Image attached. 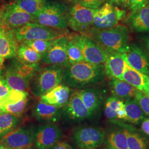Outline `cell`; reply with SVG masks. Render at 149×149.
<instances>
[{
	"label": "cell",
	"instance_id": "cell-1",
	"mask_svg": "<svg viewBox=\"0 0 149 149\" xmlns=\"http://www.w3.org/2000/svg\"><path fill=\"white\" fill-rule=\"evenodd\" d=\"M106 76L103 65H97L83 60L66 67L63 81L70 87L82 89L103 82Z\"/></svg>",
	"mask_w": 149,
	"mask_h": 149
},
{
	"label": "cell",
	"instance_id": "cell-2",
	"mask_svg": "<svg viewBox=\"0 0 149 149\" xmlns=\"http://www.w3.org/2000/svg\"><path fill=\"white\" fill-rule=\"evenodd\" d=\"M85 34L92 38L109 53L121 54L129 49L130 32L124 25L118 24L106 29L91 28Z\"/></svg>",
	"mask_w": 149,
	"mask_h": 149
},
{
	"label": "cell",
	"instance_id": "cell-3",
	"mask_svg": "<svg viewBox=\"0 0 149 149\" xmlns=\"http://www.w3.org/2000/svg\"><path fill=\"white\" fill-rule=\"evenodd\" d=\"M64 67L49 65L40 68L30 80L29 87L32 94L36 97H41L63 81Z\"/></svg>",
	"mask_w": 149,
	"mask_h": 149
},
{
	"label": "cell",
	"instance_id": "cell-4",
	"mask_svg": "<svg viewBox=\"0 0 149 149\" xmlns=\"http://www.w3.org/2000/svg\"><path fill=\"white\" fill-rule=\"evenodd\" d=\"M68 13L62 3L48 0L35 16L34 22L57 29H64L68 26Z\"/></svg>",
	"mask_w": 149,
	"mask_h": 149
},
{
	"label": "cell",
	"instance_id": "cell-5",
	"mask_svg": "<svg viewBox=\"0 0 149 149\" xmlns=\"http://www.w3.org/2000/svg\"><path fill=\"white\" fill-rule=\"evenodd\" d=\"M18 43L33 40L54 39L64 36L63 32L51 27L40 24L36 22H31L18 28L13 29Z\"/></svg>",
	"mask_w": 149,
	"mask_h": 149
},
{
	"label": "cell",
	"instance_id": "cell-6",
	"mask_svg": "<svg viewBox=\"0 0 149 149\" xmlns=\"http://www.w3.org/2000/svg\"><path fill=\"white\" fill-rule=\"evenodd\" d=\"M71 38L80 48L85 61L97 65H104L109 53L95 40L85 34H76Z\"/></svg>",
	"mask_w": 149,
	"mask_h": 149
},
{
	"label": "cell",
	"instance_id": "cell-7",
	"mask_svg": "<svg viewBox=\"0 0 149 149\" xmlns=\"http://www.w3.org/2000/svg\"><path fill=\"white\" fill-rule=\"evenodd\" d=\"M96 10L86 7L76 1L68 13V25L73 31L85 34L92 28Z\"/></svg>",
	"mask_w": 149,
	"mask_h": 149
},
{
	"label": "cell",
	"instance_id": "cell-8",
	"mask_svg": "<svg viewBox=\"0 0 149 149\" xmlns=\"http://www.w3.org/2000/svg\"><path fill=\"white\" fill-rule=\"evenodd\" d=\"M125 16V11L107 2L96 9L92 28L106 29L117 26Z\"/></svg>",
	"mask_w": 149,
	"mask_h": 149
},
{
	"label": "cell",
	"instance_id": "cell-9",
	"mask_svg": "<svg viewBox=\"0 0 149 149\" xmlns=\"http://www.w3.org/2000/svg\"><path fill=\"white\" fill-rule=\"evenodd\" d=\"M106 133L101 128L82 127L74 130L72 137L75 143L82 149H95L104 142Z\"/></svg>",
	"mask_w": 149,
	"mask_h": 149
},
{
	"label": "cell",
	"instance_id": "cell-10",
	"mask_svg": "<svg viewBox=\"0 0 149 149\" xmlns=\"http://www.w3.org/2000/svg\"><path fill=\"white\" fill-rule=\"evenodd\" d=\"M69 38L63 36L54 39L48 50L42 54L44 64L58 65L66 68L69 65L67 55V44Z\"/></svg>",
	"mask_w": 149,
	"mask_h": 149
},
{
	"label": "cell",
	"instance_id": "cell-11",
	"mask_svg": "<svg viewBox=\"0 0 149 149\" xmlns=\"http://www.w3.org/2000/svg\"><path fill=\"white\" fill-rule=\"evenodd\" d=\"M3 27L15 29L28 23L34 22L35 17L23 10L15 2L6 4L2 8Z\"/></svg>",
	"mask_w": 149,
	"mask_h": 149
},
{
	"label": "cell",
	"instance_id": "cell-12",
	"mask_svg": "<svg viewBox=\"0 0 149 149\" xmlns=\"http://www.w3.org/2000/svg\"><path fill=\"white\" fill-rule=\"evenodd\" d=\"M61 136L62 131L58 125L45 124L34 130L33 144L37 149H48L58 142Z\"/></svg>",
	"mask_w": 149,
	"mask_h": 149
},
{
	"label": "cell",
	"instance_id": "cell-13",
	"mask_svg": "<svg viewBox=\"0 0 149 149\" xmlns=\"http://www.w3.org/2000/svg\"><path fill=\"white\" fill-rule=\"evenodd\" d=\"M62 115L67 119L76 122L84 121L92 117L80 97L79 90L71 93L67 104L63 108Z\"/></svg>",
	"mask_w": 149,
	"mask_h": 149
},
{
	"label": "cell",
	"instance_id": "cell-14",
	"mask_svg": "<svg viewBox=\"0 0 149 149\" xmlns=\"http://www.w3.org/2000/svg\"><path fill=\"white\" fill-rule=\"evenodd\" d=\"M34 130L28 127L16 128L0 139V143L10 149L29 148L33 144Z\"/></svg>",
	"mask_w": 149,
	"mask_h": 149
},
{
	"label": "cell",
	"instance_id": "cell-15",
	"mask_svg": "<svg viewBox=\"0 0 149 149\" xmlns=\"http://www.w3.org/2000/svg\"><path fill=\"white\" fill-rule=\"evenodd\" d=\"M120 55L130 68L149 75V56L144 50L137 44H130L128 52Z\"/></svg>",
	"mask_w": 149,
	"mask_h": 149
},
{
	"label": "cell",
	"instance_id": "cell-16",
	"mask_svg": "<svg viewBox=\"0 0 149 149\" xmlns=\"http://www.w3.org/2000/svg\"><path fill=\"white\" fill-rule=\"evenodd\" d=\"M18 42L13 29L0 27V62L2 64L5 59L15 58L17 55Z\"/></svg>",
	"mask_w": 149,
	"mask_h": 149
},
{
	"label": "cell",
	"instance_id": "cell-17",
	"mask_svg": "<svg viewBox=\"0 0 149 149\" xmlns=\"http://www.w3.org/2000/svg\"><path fill=\"white\" fill-rule=\"evenodd\" d=\"M129 28L136 33H149V0L139 9L131 12L127 21Z\"/></svg>",
	"mask_w": 149,
	"mask_h": 149
},
{
	"label": "cell",
	"instance_id": "cell-18",
	"mask_svg": "<svg viewBox=\"0 0 149 149\" xmlns=\"http://www.w3.org/2000/svg\"><path fill=\"white\" fill-rule=\"evenodd\" d=\"M79 92L91 116H93L97 114L104 101V95L103 92L98 88L87 87L79 90Z\"/></svg>",
	"mask_w": 149,
	"mask_h": 149
},
{
	"label": "cell",
	"instance_id": "cell-19",
	"mask_svg": "<svg viewBox=\"0 0 149 149\" xmlns=\"http://www.w3.org/2000/svg\"><path fill=\"white\" fill-rule=\"evenodd\" d=\"M71 90L66 85L60 84L40 97V101L59 108L66 106L70 98Z\"/></svg>",
	"mask_w": 149,
	"mask_h": 149
},
{
	"label": "cell",
	"instance_id": "cell-20",
	"mask_svg": "<svg viewBox=\"0 0 149 149\" xmlns=\"http://www.w3.org/2000/svg\"><path fill=\"white\" fill-rule=\"evenodd\" d=\"M32 114L39 122L53 123L60 119L62 116V110L40 101L33 108Z\"/></svg>",
	"mask_w": 149,
	"mask_h": 149
},
{
	"label": "cell",
	"instance_id": "cell-21",
	"mask_svg": "<svg viewBox=\"0 0 149 149\" xmlns=\"http://www.w3.org/2000/svg\"><path fill=\"white\" fill-rule=\"evenodd\" d=\"M120 80H124L149 97V75L139 72L127 64Z\"/></svg>",
	"mask_w": 149,
	"mask_h": 149
},
{
	"label": "cell",
	"instance_id": "cell-22",
	"mask_svg": "<svg viewBox=\"0 0 149 149\" xmlns=\"http://www.w3.org/2000/svg\"><path fill=\"white\" fill-rule=\"evenodd\" d=\"M126 62L120 54L109 53L103 65L106 77L120 80L126 69Z\"/></svg>",
	"mask_w": 149,
	"mask_h": 149
},
{
	"label": "cell",
	"instance_id": "cell-23",
	"mask_svg": "<svg viewBox=\"0 0 149 149\" xmlns=\"http://www.w3.org/2000/svg\"><path fill=\"white\" fill-rule=\"evenodd\" d=\"M109 85L112 95L123 101L133 98L137 90L129 83L116 78L110 79Z\"/></svg>",
	"mask_w": 149,
	"mask_h": 149
},
{
	"label": "cell",
	"instance_id": "cell-24",
	"mask_svg": "<svg viewBox=\"0 0 149 149\" xmlns=\"http://www.w3.org/2000/svg\"><path fill=\"white\" fill-rule=\"evenodd\" d=\"M4 80L13 90L26 91L29 87V81L22 76L12 63L6 68Z\"/></svg>",
	"mask_w": 149,
	"mask_h": 149
},
{
	"label": "cell",
	"instance_id": "cell-25",
	"mask_svg": "<svg viewBox=\"0 0 149 149\" xmlns=\"http://www.w3.org/2000/svg\"><path fill=\"white\" fill-rule=\"evenodd\" d=\"M124 102L127 114L125 121L137 125L146 119V116L134 98Z\"/></svg>",
	"mask_w": 149,
	"mask_h": 149
},
{
	"label": "cell",
	"instance_id": "cell-26",
	"mask_svg": "<svg viewBox=\"0 0 149 149\" xmlns=\"http://www.w3.org/2000/svg\"><path fill=\"white\" fill-rule=\"evenodd\" d=\"M106 148L108 149H128L127 138L124 128L113 129L108 134Z\"/></svg>",
	"mask_w": 149,
	"mask_h": 149
},
{
	"label": "cell",
	"instance_id": "cell-27",
	"mask_svg": "<svg viewBox=\"0 0 149 149\" xmlns=\"http://www.w3.org/2000/svg\"><path fill=\"white\" fill-rule=\"evenodd\" d=\"M124 108V102L116 96L109 97L107 99L104 105V115L107 119L111 121L117 119L118 112Z\"/></svg>",
	"mask_w": 149,
	"mask_h": 149
},
{
	"label": "cell",
	"instance_id": "cell-28",
	"mask_svg": "<svg viewBox=\"0 0 149 149\" xmlns=\"http://www.w3.org/2000/svg\"><path fill=\"white\" fill-rule=\"evenodd\" d=\"M128 149H149V141L133 129L124 128Z\"/></svg>",
	"mask_w": 149,
	"mask_h": 149
},
{
	"label": "cell",
	"instance_id": "cell-29",
	"mask_svg": "<svg viewBox=\"0 0 149 149\" xmlns=\"http://www.w3.org/2000/svg\"><path fill=\"white\" fill-rule=\"evenodd\" d=\"M20 122L19 117L7 113L0 114V139L15 129Z\"/></svg>",
	"mask_w": 149,
	"mask_h": 149
},
{
	"label": "cell",
	"instance_id": "cell-30",
	"mask_svg": "<svg viewBox=\"0 0 149 149\" xmlns=\"http://www.w3.org/2000/svg\"><path fill=\"white\" fill-rule=\"evenodd\" d=\"M17 55L23 62L28 64H38L42 60V55L38 53L32 48L21 44L18 46Z\"/></svg>",
	"mask_w": 149,
	"mask_h": 149
},
{
	"label": "cell",
	"instance_id": "cell-31",
	"mask_svg": "<svg viewBox=\"0 0 149 149\" xmlns=\"http://www.w3.org/2000/svg\"><path fill=\"white\" fill-rule=\"evenodd\" d=\"M47 1L48 0H15L14 2L27 13L35 17Z\"/></svg>",
	"mask_w": 149,
	"mask_h": 149
},
{
	"label": "cell",
	"instance_id": "cell-32",
	"mask_svg": "<svg viewBox=\"0 0 149 149\" xmlns=\"http://www.w3.org/2000/svg\"><path fill=\"white\" fill-rule=\"evenodd\" d=\"M67 55L70 64H75L84 60L80 48L78 47L71 38H69L67 44Z\"/></svg>",
	"mask_w": 149,
	"mask_h": 149
},
{
	"label": "cell",
	"instance_id": "cell-33",
	"mask_svg": "<svg viewBox=\"0 0 149 149\" xmlns=\"http://www.w3.org/2000/svg\"><path fill=\"white\" fill-rule=\"evenodd\" d=\"M28 98L27 97L15 103L1 105L2 112L19 117L24 112L28 104Z\"/></svg>",
	"mask_w": 149,
	"mask_h": 149
},
{
	"label": "cell",
	"instance_id": "cell-34",
	"mask_svg": "<svg viewBox=\"0 0 149 149\" xmlns=\"http://www.w3.org/2000/svg\"><path fill=\"white\" fill-rule=\"evenodd\" d=\"M53 40H27L22 42L23 44L29 48H32L34 50L42 55L44 53L49 47L50 46Z\"/></svg>",
	"mask_w": 149,
	"mask_h": 149
},
{
	"label": "cell",
	"instance_id": "cell-35",
	"mask_svg": "<svg viewBox=\"0 0 149 149\" xmlns=\"http://www.w3.org/2000/svg\"><path fill=\"white\" fill-rule=\"evenodd\" d=\"M28 93L26 91L12 90L5 98L0 100V104L4 105L7 104L15 103L28 97Z\"/></svg>",
	"mask_w": 149,
	"mask_h": 149
},
{
	"label": "cell",
	"instance_id": "cell-36",
	"mask_svg": "<svg viewBox=\"0 0 149 149\" xmlns=\"http://www.w3.org/2000/svg\"><path fill=\"white\" fill-rule=\"evenodd\" d=\"M134 98L138 102L145 114L149 117V97L145 95L139 91L136 90L135 93Z\"/></svg>",
	"mask_w": 149,
	"mask_h": 149
},
{
	"label": "cell",
	"instance_id": "cell-37",
	"mask_svg": "<svg viewBox=\"0 0 149 149\" xmlns=\"http://www.w3.org/2000/svg\"><path fill=\"white\" fill-rule=\"evenodd\" d=\"M147 1L148 0H124L123 6L133 12L144 5Z\"/></svg>",
	"mask_w": 149,
	"mask_h": 149
},
{
	"label": "cell",
	"instance_id": "cell-38",
	"mask_svg": "<svg viewBox=\"0 0 149 149\" xmlns=\"http://www.w3.org/2000/svg\"><path fill=\"white\" fill-rule=\"evenodd\" d=\"M82 5L92 9H97L103 5L104 0H76Z\"/></svg>",
	"mask_w": 149,
	"mask_h": 149
},
{
	"label": "cell",
	"instance_id": "cell-39",
	"mask_svg": "<svg viewBox=\"0 0 149 149\" xmlns=\"http://www.w3.org/2000/svg\"><path fill=\"white\" fill-rule=\"evenodd\" d=\"M12 90L4 79L0 81V100L5 98Z\"/></svg>",
	"mask_w": 149,
	"mask_h": 149
},
{
	"label": "cell",
	"instance_id": "cell-40",
	"mask_svg": "<svg viewBox=\"0 0 149 149\" xmlns=\"http://www.w3.org/2000/svg\"><path fill=\"white\" fill-rule=\"evenodd\" d=\"M48 149H73L71 146L66 141H58Z\"/></svg>",
	"mask_w": 149,
	"mask_h": 149
},
{
	"label": "cell",
	"instance_id": "cell-41",
	"mask_svg": "<svg viewBox=\"0 0 149 149\" xmlns=\"http://www.w3.org/2000/svg\"><path fill=\"white\" fill-rule=\"evenodd\" d=\"M141 123V129L144 133L149 135V119H145Z\"/></svg>",
	"mask_w": 149,
	"mask_h": 149
},
{
	"label": "cell",
	"instance_id": "cell-42",
	"mask_svg": "<svg viewBox=\"0 0 149 149\" xmlns=\"http://www.w3.org/2000/svg\"><path fill=\"white\" fill-rule=\"evenodd\" d=\"M145 48L149 55V33L141 37Z\"/></svg>",
	"mask_w": 149,
	"mask_h": 149
},
{
	"label": "cell",
	"instance_id": "cell-43",
	"mask_svg": "<svg viewBox=\"0 0 149 149\" xmlns=\"http://www.w3.org/2000/svg\"><path fill=\"white\" fill-rule=\"evenodd\" d=\"M127 117L126 114V112L125 110V108L119 110L117 113V119H122V120H125V118Z\"/></svg>",
	"mask_w": 149,
	"mask_h": 149
},
{
	"label": "cell",
	"instance_id": "cell-44",
	"mask_svg": "<svg viewBox=\"0 0 149 149\" xmlns=\"http://www.w3.org/2000/svg\"><path fill=\"white\" fill-rule=\"evenodd\" d=\"M124 0H107V2L115 6H121L123 5Z\"/></svg>",
	"mask_w": 149,
	"mask_h": 149
},
{
	"label": "cell",
	"instance_id": "cell-45",
	"mask_svg": "<svg viewBox=\"0 0 149 149\" xmlns=\"http://www.w3.org/2000/svg\"><path fill=\"white\" fill-rule=\"evenodd\" d=\"M1 26H3V18L1 8H0V27Z\"/></svg>",
	"mask_w": 149,
	"mask_h": 149
},
{
	"label": "cell",
	"instance_id": "cell-46",
	"mask_svg": "<svg viewBox=\"0 0 149 149\" xmlns=\"http://www.w3.org/2000/svg\"><path fill=\"white\" fill-rule=\"evenodd\" d=\"M0 149H10L4 144L0 143Z\"/></svg>",
	"mask_w": 149,
	"mask_h": 149
},
{
	"label": "cell",
	"instance_id": "cell-47",
	"mask_svg": "<svg viewBox=\"0 0 149 149\" xmlns=\"http://www.w3.org/2000/svg\"><path fill=\"white\" fill-rule=\"evenodd\" d=\"M1 66H0V81L1 80Z\"/></svg>",
	"mask_w": 149,
	"mask_h": 149
},
{
	"label": "cell",
	"instance_id": "cell-48",
	"mask_svg": "<svg viewBox=\"0 0 149 149\" xmlns=\"http://www.w3.org/2000/svg\"><path fill=\"white\" fill-rule=\"evenodd\" d=\"M23 149V148H17V149Z\"/></svg>",
	"mask_w": 149,
	"mask_h": 149
},
{
	"label": "cell",
	"instance_id": "cell-49",
	"mask_svg": "<svg viewBox=\"0 0 149 149\" xmlns=\"http://www.w3.org/2000/svg\"><path fill=\"white\" fill-rule=\"evenodd\" d=\"M1 65H2V64L1 63V62H0V66H1Z\"/></svg>",
	"mask_w": 149,
	"mask_h": 149
},
{
	"label": "cell",
	"instance_id": "cell-50",
	"mask_svg": "<svg viewBox=\"0 0 149 149\" xmlns=\"http://www.w3.org/2000/svg\"><path fill=\"white\" fill-rule=\"evenodd\" d=\"M29 149V148H27V149Z\"/></svg>",
	"mask_w": 149,
	"mask_h": 149
},
{
	"label": "cell",
	"instance_id": "cell-51",
	"mask_svg": "<svg viewBox=\"0 0 149 149\" xmlns=\"http://www.w3.org/2000/svg\"><path fill=\"white\" fill-rule=\"evenodd\" d=\"M107 149V148H106V149Z\"/></svg>",
	"mask_w": 149,
	"mask_h": 149
}]
</instances>
